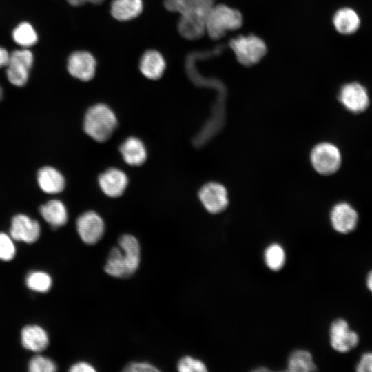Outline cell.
I'll use <instances>...</instances> for the list:
<instances>
[{"mask_svg":"<svg viewBox=\"0 0 372 372\" xmlns=\"http://www.w3.org/2000/svg\"><path fill=\"white\" fill-rule=\"evenodd\" d=\"M229 47L238 61L245 66L257 63L267 52V46L263 40L253 34L232 39L229 41Z\"/></svg>","mask_w":372,"mask_h":372,"instance_id":"cell-4","label":"cell"},{"mask_svg":"<svg viewBox=\"0 0 372 372\" xmlns=\"http://www.w3.org/2000/svg\"><path fill=\"white\" fill-rule=\"evenodd\" d=\"M330 220L335 231L347 234L355 229L358 223V214L350 204L340 202L333 207Z\"/></svg>","mask_w":372,"mask_h":372,"instance_id":"cell-13","label":"cell"},{"mask_svg":"<svg viewBox=\"0 0 372 372\" xmlns=\"http://www.w3.org/2000/svg\"><path fill=\"white\" fill-rule=\"evenodd\" d=\"M70 372H95L94 367L87 362H79L72 365L69 370Z\"/></svg>","mask_w":372,"mask_h":372,"instance_id":"cell-33","label":"cell"},{"mask_svg":"<svg viewBox=\"0 0 372 372\" xmlns=\"http://www.w3.org/2000/svg\"><path fill=\"white\" fill-rule=\"evenodd\" d=\"M313 168L319 174L329 175L335 173L341 164V154L338 147L330 143L316 145L311 153Z\"/></svg>","mask_w":372,"mask_h":372,"instance_id":"cell-6","label":"cell"},{"mask_svg":"<svg viewBox=\"0 0 372 372\" xmlns=\"http://www.w3.org/2000/svg\"><path fill=\"white\" fill-rule=\"evenodd\" d=\"M39 223L25 214H17L11 221L10 236L17 241L25 243L36 242L40 236Z\"/></svg>","mask_w":372,"mask_h":372,"instance_id":"cell-12","label":"cell"},{"mask_svg":"<svg viewBox=\"0 0 372 372\" xmlns=\"http://www.w3.org/2000/svg\"><path fill=\"white\" fill-rule=\"evenodd\" d=\"M358 372H372V352L364 353L355 366Z\"/></svg>","mask_w":372,"mask_h":372,"instance_id":"cell-32","label":"cell"},{"mask_svg":"<svg viewBox=\"0 0 372 372\" xmlns=\"http://www.w3.org/2000/svg\"><path fill=\"white\" fill-rule=\"evenodd\" d=\"M143 9L142 0H113L110 13L116 20L127 21L141 14Z\"/></svg>","mask_w":372,"mask_h":372,"instance_id":"cell-20","label":"cell"},{"mask_svg":"<svg viewBox=\"0 0 372 372\" xmlns=\"http://www.w3.org/2000/svg\"><path fill=\"white\" fill-rule=\"evenodd\" d=\"M39 212L43 218L54 228L64 225L68 221L67 209L59 200H50L41 205Z\"/></svg>","mask_w":372,"mask_h":372,"instance_id":"cell-22","label":"cell"},{"mask_svg":"<svg viewBox=\"0 0 372 372\" xmlns=\"http://www.w3.org/2000/svg\"><path fill=\"white\" fill-rule=\"evenodd\" d=\"M333 23L340 34H351L358 30L360 19L353 9L346 7L336 11L333 17Z\"/></svg>","mask_w":372,"mask_h":372,"instance_id":"cell-21","label":"cell"},{"mask_svg":"<svg viewBox=\"0 0 372 372\" xmlns=\"http://www.w3.org/2000/svg\"><path fill=\"white\" fill-rule=\"evenodd\" d=\"M211 1H214V0H211Z\"/></svg>","mask_w":372,"mask_h":372,"instance_id":"cell-39","label":"cell"},{"mask_svg":"<svg viewBox=\"0 0 372 372\" xmlns=\"http://www.w3.org/2000/svg\"><path fill=\"white\" fill-rule=\"evenodd\" d=\"M329 339L331 347L339 353H347L356 347L359 335L350 329L348 322L343 318L334 320L329 327Z\"/></svg>","mask_w":372,"mask_h":372,"instance_id":"cell-7","label":"cell"},{"mask_svg":"<svg viewBox=\"0 0 372 372\" xmlns=\"http://www.w3.org/2000/svg\"><path fill=\"white\" fill-rule=\"evenodd\" d=\"M13 41L24 48L35 45L38 41V35L34 27L28 22H21L12 30Z\"/></svg>","mask_w":372,"mask_h":372,"instance_id":"cell-25","label":"cell"},{"mask_svg":"<svg viewBox=\"0 0 372 372\" xmlns=\"http://www.w3.org/2000/svg\"><path fill=\"white\" fill-rule=\"evenodd\" d=\"M242 25L241 13L224 4L213 5L205 19L206 32L214 40L220 39L227 31L237 30Z\"/></svg>","mask_w":372,"mask_h":372,"instance_id":"cell-3","label":"cell"},{"mask_svg":"<svg viewBox=\"0 0 372 372\" xmlns=\"http://www.w3.org/2000/svg\"><path fill=\"white\" fill-rule=\"evenodd\" d=\"M366 285L369 291L372 293V269L366 275Z\"/></svg>","mask_w":372,"mask_h":372,"instance_id":"cell-35","label":"cell"},{"mask_svg":"<svg viewBox=\"0 0 372 372\" xmlns=\"http://www.w3.org/2000/svg\"><path fill=\"white\" fill-rule=\"evenodd\" d=\"M264 259L265 265L269 269L273 271H279L285 263V251L280 245L272 243L266 247Z\"/></svg>","mask_w":372,"mask_h":372,"instance_id":"cell-26","label":"cell"},{"mask_svg":"<svg viewBox=\"0 0 372 372\" xmlns=\"http://www.w3.org/2000/svg\"><path fill=\"white\" fill-rule=\"evenodd\" d=\"M103 1L104 0H89V2L93 4L99 5L103 3Z\"/></svg>","mask_w":372,"mask_h":372,"instance_id":"cell-37","label":"cell"},{"mask_svg":"<svg viewBox=\"0 0 372 372\" xmlns=\"http://www.w3.org/2000/svg\"><path fill=\"white\" fill-rule=\"evenodd\" d=\"M96 61L87 51L79 50L72 52L67 61V69L74 78L83 81L91 80L96 72Z\"/></svg>","mask_w":372,"mask_h":372,"instance_id":"cell-10","label":"cell"},{"mask_svg":"<svg viewBox=\"0 0 372 372\" xmlns=\"http://www.w3.org/2000/svg\"><path fill=\"white\" fill-rule=\"evenodd\" d=\"M317 370V366L313 362L311 353L304 349L293 351L287 362V371L309 372Z\"/></svg>","mask_w":372,"mask_h":372,"instance_id":"cell-24","label":"cell"},{"mask_svg":"<svg viewBox=\"0 0 372 372\" xmlns=\"http://www.w3.org/2000/svg\"><path fill=\"white\" fill-rule=\"evenodd\" d=\"M21 340L25 349L36 353L43 351L49 344L47 332L38 325H27L23 327Z\"/></svg>","mask_w":372,"mask_h":372,"instance_id":"cell-17","label":"cell"},{"mask_svg":"<svg viewBox=\"0 0 372 372\" xmlns=\"http://www.w3.org/2000/svg\"><path fill=\"white\" fill-rule=\"evenodd\" d=\"M16 248L10 236L0 232V260L10 261L15 256Z\"/></svg>","mask_w":372,"mask_h":372,"instance_id":"cell-30","label":"cell"},{"mask_svg":"<svg viewBox=\"0 0 372 372\" xmlns=\"http://www.w3.org/2000/svg\"><path fill=\"white\" fill-rule=\"evenodd\" d=\"M10 53L8 50L0 46V68L6 67L8 63Z\"/></svg>","mask_w":372,"mask_h":372,"instance_id":"cell-34","label":"cell"},{"mask_svg":"<svg viewBox=\"0 0 372 372\" xmlns=\"http://www.w3.org/2000/svg\"><path fill=\"white\" fill-rule=\"evenodd\" d=\"M141 260L140 244L134 236L123 235L118 247L110 250L105 265V272L113 277L127 278L138 269Z\"/></svg>","mask_w":372,"mask_h":372,"instance_id":"cell-1","label":"cell"},{"mask_svg":"<svg viewBox=\"0 0 372 372\" xmlns=\"http://www.w3.org/2000/svg\"><path fill=\"white\" fill-rule=\"evenodd\" d=\"M211 0H164L165 8L180 15H196L206 18L214 5Z\"/></svg>","mask_w":372,"mask_h":372,"instance_id":"cell-15","label":"cell"},{"mask_svg":"<svg viewBox=\"0 0 372 372\" xmlns=\"http://www.w3.org/2000/svg\"><path fill=\"white\" fill-rule=\"evenodd\" d=\"M126 163L131 166L142 165L147 158V151L143 143L136 137L127 138L119 148Z\"/></svg>","mask_w":372,"mask_h":372,"instance_id":"cell-19","label":"cell"},{"mask_svg":"<svg viewBox=\"0 0 372 372\" xmlns=\"http://www.w3.org/2000/svg\"><path fill=\"white\" fill-rule=\"evenodd\" d=\"M127 183L128 179L125 173L117 168L107 169L99 177L101 190L110 197L120 196L125 190Z\"/></svg>","mask_w":372,"mask_h":372,"instance_id":"cell-14","label":"cell"},{"mask_svg":"<svg viewBox=\"0 0 372 372\" xmlns=\"http://www.w3.org/2000/svg\"><path fill=\"white\" fill-rule=\"evenodd\" d=\"M127 372H156L159 369L154 365L145 362H134L129 363L124 369Z\"/></svg>","mask_w":372,"mask_h":372,"instance_id":"cell-31","label":"cell"},{"mask_svg":"<svg viewBox=\"0 0 372 372\" xmlns=\"http://www.w3.org/2000/svg\"><path fill=\"white\" fill-rule=\"evenodd\" d=\"M198 196L204 207L210 213L221 212L227 207V192L220 183L211 182L204 185Z\"/></svg>","mask_w":372,"mask_h":372,"instance_id":"cell-11","label":"cell"},{"mask_svg":"<svg viewBox=\"0 0 372 372\" xmlns=\"http://www.w3.org/2000/svg\"><path fill=\"white\" fill-rule=\"evenodd\" d=\"M206 18L196 15H180L178 23L180 34L189 40L198 39L206 32Z\"/></svg>","mask_w":372,"mask_h":372,"instance_id":"cell-23","label":"cell"},{"mask_svg":"<svg viewBox=\"0 0 372 372\" xmlns=\"http://www.w3.org/2000/svg\"><path fill=\"white\" fill-rule=\"evenodd\" d=\"M177 369L180 372H206V365L200 360L189 355L181 358L178 364Z\"/></svg>","mask_w":372,"mask_h":372,"instance_id":"cell-28","label":"cell"},{"mask_svg":"<svg viewBox=\"0 0 372 372\" xmlns=\"http://www.w3.org/2000/svg\"><path fill=\"white\" fill-rule=\"evenodd\" d=\"M117 123L114 112L106 105L98 103L87 111L83 127L86 134L92 139L105 142L111 137Z\"/></svg>","mask_w":372,"mask_h":372,"instance_id":"cell-2","label":"cell"},{"mask_svg":"<svg viewBox=\"0 0 372 372\" xmlns=\"http://www.w3.org/2000/svg\"><path fill=\"white\" fill-rule=\"evenodd\" d=\"M2 95H3V90H2L1 87L0 86V99H1V97H2Z\"/></svg>","mask_w":372,"mask_h":372,"instance_id":"cell-38","label":"cell"},{"mask_svg":"<svg viewBox=\"0 0 372 372\" xmlns=\"http://www.w3.org/2000/svg\"><path fill=\"white\" fill-rule=\"evenodd\" d=\"M31 372H54L56 371V364L50 358L42 355L33 357L28 364Z\"/></svg>","mask_w":372,"mask_h":372,"instance_id":"cell-29","label":"cell"},{"mask_svg":"<svg viewBox=\"0 0 372 372\" xmlns=\"http://www.w3.org/2000/svg\"><path fill=\"white\" fill-rule=\"evenodd\" d=\"M76 229L83 242L87 245H94L103 237L105 223L96 212L88 211L78 218Z\"/></svg>","mask_w":372,"mask_h":372,"instance_id":"cell-8","label":"cell"},{"mask_svg":"<svg viewBox=\"0 0 372 372\" xmlns=\"http://www.w3.org/2000/svg\"><path fill=\"white\" fill-rule=\"evenodd\" d=\"M25 283L27 287L33 291L45 293L50 289L52 280L46 272L37 271L28 273Z\"/></svg>","mask_w":372,"mask_h":372,"instance_id":"cell-27","label":"cell"},{"mask_svg":"<svg viewBox=\"0 0 372 372\" xmlns=\"http://www.w3.org/2000/svg\"><path fill=\"white\" fill-rule=\"evenodd\" d=\"M67 1L73 6H79L86 2H89V0H67Z\"/></svg>","mask_w":372,"mask_h":372,"instance_id":"cell-36","label":"cell"},{"mask_svg":"<svg viewBox=\"0 0 372 372\" xmlns=\"http://www.w3.org/2000/svg\"><path fill=\"white\" fill-rule=\"evenodd\" d=\"M165 67L164 57L155 50H149L144 52L139 62L141 72L151 80L160 79L164 73Z\"/></svg>","mask_w":372,"mask_h":372,"instance_id":"cell-16","label":"cell"},{"mask_svg":"<svg viewBox=\"0 0 372 372\" xmlns=\"http://www.w3.org/2000/svg\"><path fill=\"white\" fill-rule=\"evenodd\" d=\"M34 63L32 52L27 49L12 51L6 67V76L14 86H24L29 79L30 72Z\"/></svg>","mask_w":372,"mask_h":372,"instance_id":"cell-5","label":"cell"},{"mask_svg":"<svg viewBox=\"0 0 372 372\" xmlns=\"http://www.w3.org/2000/svg\"><path fill=\"white\" fill-rule=\"evenodd\" d=\"M338 97L343 106L353 113L362 112L369 105L366 89L357 82L344 85L340 90Z\"/></svg>","mask_w":372,"mask_h":372,"instance_id":"cell-9","label":"cell"},{"mask_svg":"<svg viewBox=\"0 0 372 372\" xmlns=\"http://www.w3.org/2000/svg\"><path fill=\"white\" fill-rule=\"evenodd\" d=\"M37 182L43 192L50 194L60 193L65 185V178L62 174L50 166L43 167L39 170Z\"/></svg>","mask_w":372,"mask_h":372,"instance_id":"cell-18","label":"cell"}]
</instances>
